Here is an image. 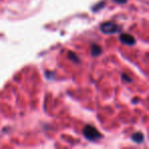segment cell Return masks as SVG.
Masks as SVG:
<instances>
[{"label":"cell","mask_w":149,"mask_h":149,"mask_svg":"<svg viewBox=\"0 0 149 149\" xmlns=\"http://www.w3.org/2000/svg\"><path fill=\"white\" fill-rule=\"evenodd\" d=\"M83 135H84V137L89 141H96L102 137V135L100 134V132L97 129L94 128L93 126H89V125L84 128Z\"/></svg>","instance_id":"cell-1"},{"label":"cell","mask_w":149,"mask_h":149,"mask_svg":"<svg viewBox=\"0 0 149 149\" xmlns=\"http://www.w3.org/2000/svg\"><path fill=\"white\" fill-rule=\"evenodd\" d=\"M100 30H101L102 33L107 34V35H111V34L120 32L122 30V28L116 25V24L112 23V22H106V23H103L100 26Z\"/></svg>","instance_id":"cell-2"},{"label":"cell","mask_w":149,"mask_h":149,"mask_svg":"<svg viewBox=\"0 0 149 149\" xmlns=\"http://www.w3.org/2000/svg\"><path fill=\"white\" fill-rule=\"evenodd\" d=\"M120 41L123 44H126V45L129 46H132L136 43V39L133 36H131L130 34H122L120 36Z\"/></svg>","instance_id":"cell-3"},{"label":"cell","mask_w":149,"mask_h":149,"mask_svg":"<svg viewBox=\"0 0 149 149\" xmlns=\"http://www.w3.org/2000/svg\"><path fill=\"white\" fill-rule=\"evenodd\" d=\"M131 139H132L135 143H138V144H140V143H142L143 140H144V136H143L142 133L137 132V133H135L134 135H132Z\"/></svg>","instance_id":"cell-4"},{"label":"cell","mask_w":149,"mask_h":149,"mask_svg":"<svg viewBox=\"0 0 149 149\" xmlns=\"http://www.w3.org/2000/svg\"><path fill=\"white\" fill-rule=\"evenodd\" d=\"M102 52V49L100 46H98L97 44H93L91 47V54L94 56V57H96V56H99L100 54H101Z\"/></svg>","instance_id":"cell-5"},{"label":"cell","mask_w":149,"mask_h":149,"mask_svg":"<svg viewBox=\"0 0 149 149\" xmlns=\"http://www.w3.org/2000/svg\"><path fill=\"white\" fill-rule=\"evenodd\" d=\"M68 58H70L72 61L74 62H80V58L78 57V55H76V54L74 53V52H68Z\"/></svg>","instance_id":"cell-6"},{"label":"cell","mask_w":149,"mask_h":149,"mask_svg":"<svg viewBox=\"0 0 149 149\" xmlns=\"http://www.w3.org/2000/svg\"><path fill=\"white\" fill-rule=\"evenodd\" d=\"M114 2L118 3V4H124V3H126L128 0H113Z\"/></svg>","instance_id":"cell-7"},{"label":"cell","mask_w":149,"mask_h":149,"mask_svg":"<svg viewBox=\"0 0 149 149\" xmlns=\"http://www.w3.org/2000/svg\"><path fill=\"white\" fill-rule=\"evenodd\" d=\"M122 78H123L124 80H126L127 82H131V81H132V79L128 78V77H127V74H122Z\"/></svg>","instance_id":"cell-8"}]
</instances>
